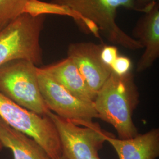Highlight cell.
Listing matches in <instances>:
<instances>
[{
  "label": "cell",
  "instance_id": "1",
  "mask_svg": "<svg viewBox=\"0 0 159 159\" xmlns=\"http://www.w3.org/2000/svg\"><path fill=\"white\" fill-rule=\"evenodd\" d=\"M73 17L85 33L98 36L99 31L109 42L131 50L143 47L138 40L128 35L117 25V10L124 8L140 11L135 0H51Z\"/></svg>",
  "mask_w": 159,
  "mask_h": 159
},
{
  "label": "cell",
  "instance_id": "2",
  "mask_svg": "<svg viewBox=\"0 0 159 159\" xmlns=\"http://www.w3.org/2000/svg\"><path fill=\"white\" fill-rule=\"evenodd\" d=\"M139 103V93L131 72L123 76L112 72L97 92L94 101L98 119L112 125L120 139L139 134L133 120Z\"/></svg>",
  "mask_w": 159,
  "mask_h": 159
},
{
  "label": "cell",
  "instance_id": "3",
  "mask_svg": "<svg viewBox=\"0 0 159 159\" xmlns=\"http://www.w3.org/2000/svg\"><path fill=\"white\" fill-rule=\"evenodd\" d=\"M45 20L46 15L24 12L0 30V66L17 60L43 64L40 35Z\"/></svg>",
  "mask_w": 159,
  "mask_h": 159
},
{
  "label": "cell",
  "instance_id": "4",
  "mask_svg": "<svg viewBox=\"0 0 159 159\" xmlns=\"http://www.w3.org/2000/svg\"><path fill=\"white\" fill-rule=\"evenodd\" d=\"M38 67L24 60L0 66V93L18 105L44 116L50 110L40 92Z\"/></svg>",
  "mask_w": 159,
  "mask_h": 159
},
{
  "label": "cell",
  "instance_id": "5",
  "mask_svg": "<svg viewBox=\"0 0 159 159\" xmlns=\"http://www.w3.org/2000/svg\"><path fill=\"white\" fill-rule=\"evenodd\" d=\"M0 118L13 129L34 140L50 159L62 156L57 130L48 116H42L24 108L0 93Z\"/></svg>",
  "mask_w": 159,
  "mask_h": 159
},
{
  "label": "cell",
  "instance_id": "6",
  "mask_svg": "<svg viewBox=\"0 0 159 159\" xmlns=\"http://www.w3.org/2000/svg\"><path fill=\"white\" fill-rule=\"evenodd\" d=\"M37 75L41 96L50 111L77 125H98L93 121L98 118L94 102L74 96L39 67Z\"/></svg>",
  "mask_w": 159,
  "mask_h": 159
},
{
  "label": "cell",
  "instance_id": "7",
  "mask_svg": "<svg viewBox=\"0 0 159 159\" xmlns=\"http://www.w3.org/2000/svg\"><path fill=\"white\" fill-rule=\"evenodd\" d=\"M47 116L57 131L62 156L67 159H91L98 154L111 133L102 130L99 125L94 127L77 125L50 111Z\"/></svg>",
  "mask_w": 159,
  "mask_h": 159
},
{
  "label": "cell",
  "instance_id": "8",
  "mask_svg": "<svg viewBox=\"0 0 159 159\" xmlns=\"http://www.w3.org/2000/svg\"><path fill=\"white\" fill-rule=\"evenodd\" d=\"M103 44V43H72L68 45L67 51V57L74 63L87 84L96 93L112 73L111 68L100 58Z\"/></svg>",
  "mask_w": 159,
  "mask_h": 159
},
{
  "label": "cell",
  "instance_id": "9",
  "mask_svg": "<svg viewBox=\"0 0 159 159\" xmlns=\"http://www.w3.org/2000/svg\"><path fill=\"white\" fill-rule=\"evenodd\" d=\"M132 34V37L145 48L136 67V72L142 73L150 68L159 57V1L139 19Z\"/></svg>",
  "mask_w": 159,
  "mask_h": 159
},
{
  "label": "cell",
  "instance_id": "10",
  "mask_svg": "<svg viewBox=\"0 0 159 159\" xmlns=\"http://www.w3.org/2000/svg\"><path fill=\"white\" fill-rule=\"evenodd\" d=\"M106 140L113 148L119 159H156L159 156V129H153L129 139L110 134Z\"/></svg>",
  "mask_w": 159,
  "mask_h": 159
},
{
  "label": "cell",
  "instance_id": "11",
  "mask_svg": "<svg viewBox=\"0 0 159 159\" xmlns=\"http://www.w3.org/2000/svg\"><path fill=\"white\" fill-rule=\"evenodd\" d=\"M41 68L74 96L94 102L96 93L91 90L76 66L68 57Z\"/></svg>",
  "mask_w": 159,
  "mask_h": 159
},
{
  "label": "cell",
  "instance_id": "12",
  "mask_svg": "<svg viewBox=\"0 0 159 159\" xmlns=\"http://www.w3.org/2000/svg\"><path fill=\"white\" fill-rule=\"evenodd\" d=\"M0 142L3 148L11 150L14 159H51L39 144L1 118Z\"/></svg>",
  "mask_w": 159,
  "mask_h": 159
},
{
  "label": "cell",
  "instance_id": "13",
  "mask_svg": "<svg viewBox=\"0 0 159 159\" xmlns=\"http://www.w3.org/2000/svg\"><path fill=\"white\" fill-rule=\"evenodd\" d=\"M31 0H0V30L25 12Z\"/></svg>",
  "mask_w": 159,
  "mask_h": 159
},
{
  "label": "cell",
  "instance_id": "14",
  "mask_svg": "<svg viewBox=\"0 0 159 159\" xmlns=\"http://www.w3.org/2000/svg\"><path fill=\"white\" fill-rule=\"evenodd\" d=\"M132 63L130 58L119 55L111 66L112 72L119 76H123L131 72Z\"/></svg>",
  "mask_w": 159,
  "mask_h": 159
},
{
  "label": "cell",
  "instance_id": "15",
  "mask_svg": "<svg viewBox=\"0 0 159 159\" xmlns=\"http://www.w3.org/2000/svg\"><path fill=\"white\" fill-rule=\"evenodd\" d=\"M119 56L117 47L104 44L100 51V58L103 63L111 68L115 60Z\"/></svg>",
  "mask_w": 159,
  "mask_h": 159
},
{
  "label": "cell",
  "instance_id": "16",
  "mask_svg": "<svg viewBox=\"0 0 159 159\" xmlns=\"http://www.w3.org/2000/svg\"><path fill=\"white\" fill-rule=\"evenodd\" d=\"M137 6L143 13L149 10L159 0H135Z\"/></svg>",
  "mask_w": 159,
  "mask_h": 159
},
{
  "label": "cell",
  "instance_id": "17",
  "mask_svg": "<svg viewBox=\"0 0 159 159\" xmlns=\"http://www.w3.org/2000/svg\"><path fill=\"white\" fill-rule=\"evenodd\" d=\"M91 159H100V157H99V156H98V154H96L95 156H93V157H92Z\"/></svg>",
  "mask_w": 159,
  "mask_h": 159
},
{
  "label": "cell",
  "instance_id": "18",
  "mask_svg": "<svg viewBox=\"0 0 159 159\" xmlns=\"http://www.w3.org/2000/svg\"><path fill=\"white\" fill-rule=\"evenodd\" d=\"M2 148H3V146H2V144H1V143L0 142V152L2 150Z\"/></svg>",
  "mask_w": 159,
  "mask_h": 159
},
{
  "label": "cell",
  "instance_id": "19",
  "mask_svg": "<svg viewBox=\"0 0 159 159\" xmlns=\"http://www.w3.org/2000/svg\"><path fill=\"white\" fill-rule=\"evenodd\" d=\"M67 159V158H66V157H64V156H61V157H60V158H59V159Z\"/></svg>",
  "mask_w": 159,
  "mask_h": 159
}]
</instances>
